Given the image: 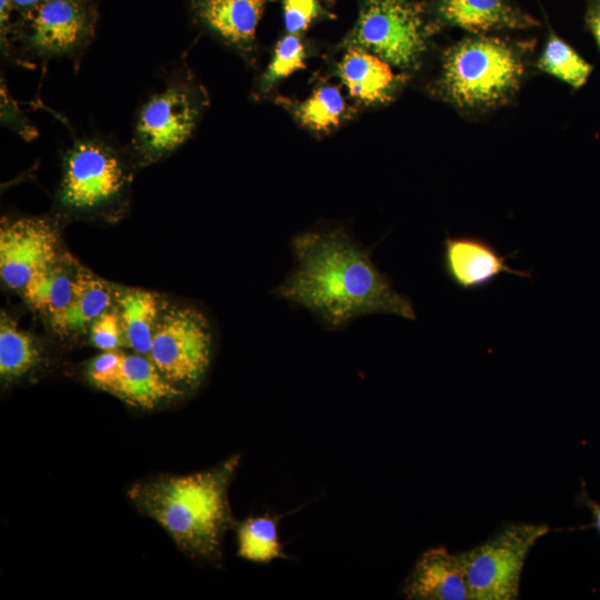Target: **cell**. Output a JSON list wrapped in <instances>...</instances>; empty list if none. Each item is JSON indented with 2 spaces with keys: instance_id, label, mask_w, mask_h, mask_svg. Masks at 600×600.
<instances>
[{
  "instance_id": "cell-1",
  "label": "cell",
  "mask_w": 600,
  "mask_h": 600,
  "mask_svg": "<svg viewBox=\"0 0 600 600\" xmlns=\"http://www.w3.org/2000/svg\"><path fill=\"white\" fill-rule=\"evenodd\" d=\"M291 249L296 267L274 292L310 310L327 326L339 328L371 313L417 319L411 300L393 288L372 261L371 250L344 228L300 233Z\"/></svg>"
},
{
  "instance_id": "cell-2",
  "label": "cell",
  "mask_w": 600,
  "mask_h": 600,
  "mask_svg": "<svg viewBox=\"0 0 600 600\" xmlns=\"http://www.w3.org/2000/svg\"><path fill=\"white\" fill-rule=\"evenodd\" d=\"M239 463L238 454L206 471L139 482L129 497L182 551L218 561L223 533L232 524L228 491Z\"/></svg>"
},
{
  "instance_id": "cell-3",
  "label": "cell",
  "mask_w": 600,
  "mask_h": 600,
  "mask_svg": "<svg viewBox=\"0 0 600 600\" xmlns=\"http://www.w3.org/2000/svg\"><path fill=\"white\" fill-rule=\"evenodd\" d=\"M522 73V62L507 42L481 36L446 52L442 86L459 106H490L513 93Z\"/></svg>"
},
{
  "instance_id": "cell-4",
  "label": "cell",
  "mask_w": 600,
  "mask_h": 600,
  "mask_svg": "<svg viewBox=\"0 0 600 600\" xmlns=\"http://www.w3.org/2000/svg\"><path fill=\"white\" fill-rule=\"evenodd\" d=\"M98 17L97 0H44L14 14L1 46L6 54L19 49L39 59L76 57L92 41Z\"/></svg>"
},
{
  "instance_id": "cell-5",
  "label": "cell",
  "mask_w": 600,
  "mask_h": 600,
  "mask_svg": "<svg viewBox=\"0 0 600 600\" xmlns=\"http://www.w3.org/2000/svg\"><path fill=\"white\" fill-rule=\"evenodd\" d=\"M202 92L183 74L140 106L131 136V151L140 164L158 161L179 149L192 136L204 107Z\"/></svg>"
},
{
  "instance_id": "cell-6",
  "label": "cell",
  "mask_w": 600,
  "mask_h": 600,
  "mask_svg": "<svg viewBox=\"0 0 600 600\" xmlns=\"http://www.w3.org/2000/svg\"><path fill=\"white\" fill-rule=\"evenodd\" d=\"M130 180L126 157L109 139L81 138L63 156L58 198L67 209L93 212L118 202Z\"/></svg>"
},
{
  "instance_id": "cell-7",
  "label": "cell",
  "mask_w": 600,
  "mask_h": 600,
  "mask_svg": "<svg viewBox=\"0 0 600 600\" xmlns=\"http://www.w3.org/2000/svg\"><path fill=\"white\" fill-rule=\"evenodd\" d=\"M549 531L546 523H509L482 543L459 552L470 600L517 599L527 557Z\"/></svg>"
},
{
  "instance_id": "cell-8",
  "label": "cell",
  "mask_w": 600,
  "mask_h": 600,
  "mask_svg": "<svg viewBox=\"0 0 600 600\" xmlns=\"http://www.w3.org/2000/svg\"><path fill=\"white\" fill-rule=\"evenodd\" d=\"M428 34L423 11L413 0H366L347 44L408 69L419 62Z\"/></svg>"
},
{
  "instance_id": "cell-9",
  "label": "cell",
  "mask_w": 600,
  "mask_h": 600,
  "mask_svg": "<svg viewBox=\"0 0 600 600\" xmlns=\"http://www.w3.org/2000/svg\"><path fill=\"white\" fill-rule=\"evenodd\" d=\"M211 353V327L202 311L174 307L160 314L148 358L168 381L198 386L209 369Z\"/></svg>"
},
{
  "instance_id": "cell-10",
  "label": "cell",
  "mask_w": 600,
  "mask_h": 600,
  "mask_svg": "<svg viewBox=\"0 0 600 600\" xmlns=\"http://www.w3.org/2000/svg\"><path fill=\"white\" fill-rule=\"evenodd\" d=\"M58 260V237L44 219L19 218L3 221L0 228V276L11 289L20 291Z\"/></svg>"
},
{
  "instance_id": "cell-11",
  "label": "cell",
  "mask_w": 600,
  "mask_h": 600,
  "mask_svg": "<svg viewBox=\"0 0 600 600\" xmlns=\"http://www.w3.org/2000/svg\"><path fill=\"white\" fill-rule=\"evenodd\" d=\"M509 254L489 240L474 234L447 236L443 241L442 267L447 278L462 291L483 289L507 273L519 278H531L530 271L512 268Z\"/></svg>"
},
{
  "instance_id": "cell-12",
  "label": "cell",
  "mask_w": 600,
  "mask_h": 600,
  "mask_svg": "<svg viewBox=\"0 0 600 600\" xmlns=\"http://www.w3.org/2000/svg\"><path fill=\"white\" fill-rule=\"evenodd\" d=\"M410 600H469L466 572L459 553L444 547L426 550L402 587Z\"/></svg>"
},
{
  "instance_id": "cell-13",
  "label": "cell",
  "mask_w": 600,
  "mask_h": 600,
  "mask_svg": "<svg viewBox=\"0 0 600 600\" xmlns=\"http://www.w3.org/2000/svg\"><path fill=\"white\" fill-rule=\"evenodd\" d=\"M268 0H190L193 19L227 44L247 53Z\"/></svg>"
},
{
  "instance_id": "cell-14",
  "label": "cell",
  "mask_w": 600,
  "mask_h": 600,
  "mask_svg": "<svg viewBox=\"0 0 600 600\" xmlns=\"http://www.w3.org/2000/svg\"><path fill=\"white\" fill-rule=\"evenodd\" d=\"M104 391L143 409H151L181 394V390L140 353H123L120 368Z\"/></svg>"
},
{
  "instance_id": "cell-15",
  "label": "cell",
  "mask_w": 600,
  "mask_h": 600,
  "mask_svg": "<svg viewBox=\"0 0 600 600\" xmlns=\"http://www.w3.org/2000/svg\"><path fill=\"white\" fill-rule=\"evenodd\" d=\"M348 48L338 73L349 94L364 104L389 100L398 83L390 64L364 49Z\"/></svg>"
},
{
  "instance_id": "cell-16",
  "label": "cell",
  "mask_w": 600,
  "mask_h": 600,
  "mask_svg": "<svg viewBox=\"0 0 600 600\" xmlns=\"http://www.w3.org/2000/svg\"><path fill=\"white\" fill-rule=\"evenodd\" d=\"M439 14L447 22L474 33L537 24L533 18L516 10L504 0H442Z\"/></svg>"
},
{
  "instance_id": "cell-17",
  "label": "cell",
  "mask_w": 600,
  "mask_h": 600,
  "mask_svg": "<svg viewBox=\"0 0 600 600\" xmlns=\"http://www.w3.org/2000/svg\"><path fill=\"white\" fill-rule=\"evenodd\" d=\"M111 303L112 290L106 281L91 273L78 271L73 276L71 302L64 311L50 319V323L61 336L76 334L108 311Z\"/></svg>"
},
{
  "instance_id": "cell-18",
  "label": "cell",
  "mask_w": 600,
  "mask_h": 600,
  "mask_svg": "<svg viewBox=\"0 0 600 600\" xmlns=\"http://www.w3.org/2000/svg\"><path fill=\"white\" fill-rule=\"evenodd\" d=\"M118 302L126 342L136 353L148 356L160 317L156 294L130 290Z\"/></svg>"
},
{
  "instance_id": "cell-19",
  "label": "cell",
  "mask_w": 600,
  "mask_h": 600,
  "mask_svg": "<svg viewBox=\"0 0 600 600\" xmlns=\"http://www.w3.org/2000/svg\"><path fill=\"white\" fill-rule=\"evenodd\" d=\"M280 514L249 517L237 523V556L254 563L288 559L279 537Z\"/></svg>"
},
{
  "instance_id": "cell-20",
  "label": "cell",
  "mask_w": 600,
  "mask_h": 600,
  "mask_svg": "<svg viewBox=\"0 0 600 600\" xmlns=\"http://www.w3.org/2000/svg\"><path fill=\"white\" fill-rule=\"evenodd\" d=\"M40 351L30 334L2 312L0 321V373L4 379L21 377L33 369Z\"/></svg>"
},
{
  "instance_id": "cell-21",
  "label": "cell",
  "mask_w": 600,
  "mask_h": 600,
  "mask_svg": "<svg viewBox=\"0 0 600 600\" xmlns=\"http://www.w3.org/2000/svg\"><path fill=\"white\" fill-rule=\"evenodd\" d=\"M73 276L57 263L33 279L22 296L34 309L52 319L64 311L71 302Z\"/></svg>"
},
{
  "instance_id": "cell-22",
  "label": "cell",
  "mask_w": 600,
  "mask_h": 600,
  "mask_svg": "<svg viewBox=\"0 0 600 600\" xmlns=\"http://www.w3.org/2000/svg\"><path fill=\"white\" fill-rule=\"evenodd\" d=\"M346 112V102L336 86L318 87L306 100L293 107L297 119L307 128L326 132L337 128Z\"/></svg>"
},
{
  "instance_id": "cell-23",
  "label": "cell",
  "mask_w": 600,
  "mask_h": 600,
  "mask_svg": "<svg viewBox=\"0 0 600 600\" xmlns=\"http://www.w3.org/2000/svg\"><path fill=\"white\" fill-rule=\"evenodd\" d=\"M538 67L576 89L587 82L592 71L590 63L557 37H551L547 42Z\"/></svg>"
},
{
  "instance_id": "cell-24",
  "label": "cell",
  "mask_w": 600,
  "mask_h": 600,
  "mask_svg": "<svg viewBox=\"0 0 600 600\" xmlns=\"http://www.w3.org/2000/svg\"><path fill=\"white\" fill-rule=\"evenodd\" d=\"M306 50L300 37L288 33L276 44L272 59L260 81L262 91H268L281 79L306 67Z\"/></svg>"
},
{
  "instance_id": "cell-25",
  "label": "cell",
  "mask_w": 600,
  "mask_h": 600,
  "mask_svg": "<svg viewBox=\"0 0 600 600\" xmlns=\"http://www.w3.org/2000/svg\"><path fill=\"white\" fill-rule=\"evenodd\" d=\"M91 341L102 351H114L124 339L120 316L106 311L90 326Z\"/></svg>"
},
{
  "instance_id": "cell-26",
  "label": "cell",
  "mask_w": 600,
  "mask_h": 600,
  "mask_svg": "<svg viewBox=\"0 0 600 600\" xmlns=\"http://www.w3.org/2000/svg\"><path fill=\"white\" fill-rule=\"evenodd\" d=\"M322 13L318 0H283V20L289 33L306 31Z\"/></svg>"
},
{
  "instance_id": "cell-27",
  "label": "cell",
  "mask_w": 600,
  "mask_h": 600,
  "mask_svg": "<svg viewBox=\"0 0 600 600\" xmlns=\"http://www.w3.org/2000/svg\"><path fill=\"white\" fill-rule=\"evenodd\" d=\"M123 353L114 351H103L97 356L89 364L88 376L90 381L99 389L103 390L116 377Z\"/></svg>"
},
{
  "instance_id": "cell-28",
  "label": "cell",
  "mask_w": 600,
  "mask_h": 600,
  "mask_svg": "<svg viewBox=\"0 0 600 600\" xmlns=\"http://www.w3.org/2000/svg\"><path fill=\"white\" fill-rule=\"evenodd\" d=\"M578 501L579 503L587 507L592 516V522L587 526L580 527L579 529L593 528L600 536V503L591 499L586 492L584 488H582V490L578 494Z\"/></svg>"
},
{
  "instance_id": "cell-29",
  "label": "cell",
  "mask_w": 600,
  "mask_h": 600,
  "mask_svg": "<svg viewBox=\"0 0 600 600\" xmlns=\"http://www.w3.org/2000/svg\"><path fill=\"white\" fill-rule=\"evenodd\" d=\"M589 26L600 48V2L596 3L589 14Z\"/></svg>"
},
{
  "instance_id": "cell-30",
  "label": "cell",
  "mask_w": 600,
  "mask_h": 600,
  "mask_svg": "<svg viewBox=\"0 0 600 600\" xmlns=\"http://www.w3.org/2000/svg\"><path fill=\"white\" fill-rule=\"evenodd\" d=\"M14 14L31 9L44 0H10Z\"/></svg>"
}]
</instances>
